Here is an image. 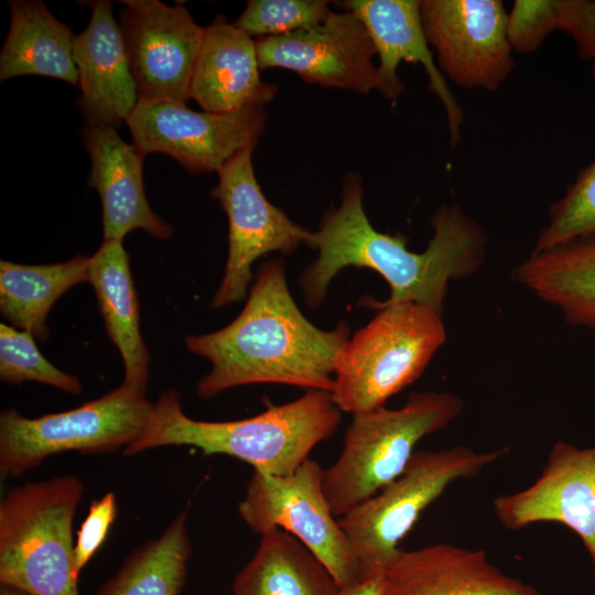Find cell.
I'll use <instances>...</instances> for the list:
<instances>
[{"instance_id":"1","label":"cell","mask_w":595,"mask_h":595,"mask_svg":"<svg viewBox=\"0 0 595 595\" xmlns=\"http://www.w3.org/2000/svg\"><path fill=\"white\" fill-rule=\"evenodd\" d=\"M433 236L422 252L410 251L403 235L376 230L363 206L360 178L348 174L342 201L323 216L310 246L317 258L304 270L300 284L309 307L320 306L334 277L349 266L378 272L390 295L380 304L414 302L442 314L452 280L474 274L484 263L487 237L457 205H443L431 220Z\"/></svg>"},{"instance_id":"2","label":"cell","mask_w":595,"mask_h":595,"mask_svg":"<svg viewBox=\"0 0 595 595\" xmlns=\"http://www.w3.org/2000/svg\"><path fill=\"white\" fill-rule=\"evenodd\" d=\"M349 326L332 331L313 325L293 301L281 259L258 270L247 302L227 326L191 335L186 348L212 364L197 383L199 398L255 383H280L331 392L338 355Z\"/></svg>"},{"instance_id":"3","label":"cell","mask_w":595,"mask_h":595,"mask_svg":"<svg viewBox=\"0 0 595 595\" xmlns=\"http://www.w3.org/2000/svg\"><path fill=\"white\" fill-rule=\"evenodd\" d=\"M340 412L329 392L307 390L292 402H268L263 412L248 419L201 421L187 416L177 392L167 389L153 403L147 425L123 450V455L187 445L199 448L204 455L225 454L241 459L266 475L285 476L335 432Z\"/></svg>"},{"instance_id":"4","label":"cell","mask_w":595,"mask_h":595,"mask_svg":"<svg viewBox=\"0 0 595 595\" xmlns=\"http://www.w3.org/2000/svg\"><path fill=\"white\" fill-rule=\"evenodd\" d=\"M464 403L450 392H413L398 409L353 414L337 459L322 472V487L338 519L396 480L416 444L456 419Z\"/></svg>"},{"instance_id":"5","label":"cell","mask_w":595,"mask_h":595,"mask_svg":"<svg viewBox=\"0 0 595 595\" xmlns=\"http://www.w3.org/2000/svg\"><path fill=\"white\" fill-rule=\"evenodd\" d=\"M83 482L62 475L12 487L0 501V584L32 595H79L73 521Z\"/></svg>"},{"instance_id":"6","label":"cell","mask_w":595,"mask_h":595,"mask_svg":"<svg viewBox=\"0 0 595 595\" xmlns=\"http://www.w3.org/2000/svg\"><path fill=\"white\" fill-rule=\"evenodd\" d=\"M364 304L379 312L342 348L329 392L351 414L383 407L414 382L446 339L442 314L426 305L371 298Z\"/></svg>"},{"instance_id":"7","label":"cell","mask_w":595,"mask_h":595,"mask_svg":"<svg viewBox=\"0 0 595 595\" xmlns=\"http://www.w3.org/2000/svg\"><path fill=\"white\" fill-rule=\"evenodd\" d=\"M466 446L415 452L404 472L338 518L367 581L382 574L420 515L454 482L477 476L508 452Z\"/></svg>"},{"instance_id":"8","label":"cell","mask_w":595,"mask_h":595,"mask_svg":"<svg viewBox=\"0 0 595 595\" xmlns=\"http://www.w3.org/2000/svg\"><path fill=\"white\" fill-rule=\"evenodd\" d=\"M152 408L145 391L122 382L102 397L63 412L26 418L14 408L4 410L0 413V475L21 477L63 452L125 450L147 425Z\"/></svg>"},{"instance_id":"9","label":"cell","mask_w":595,"mask_h":595,"mask_svg":"<svg viewBox=\"0 0 595 595\" xmlns=\"http://www.w3.org/2000/svg\"><path fill=\"white\" fill-rule=\"evenodd\" d=\"M321 465L306 459L290 475L253 470L238 512L258 534L279 528L295 537L327 569L339 591L367 582L322 487Z\"/></svg>"},{"instance_id":"10","label":"cell","mask_w":595,"mask_h":595,"mask_svg":"<svg viewBox=\"0 0 595 595\" xmlns=\"http://www.w3.org/2000/svg\"><path fill=\"white\" fill-rule=\"evenodd\" d=\"M255 147L230 159L218 172L212 195L228 218V257L225 273L210 305L219 309L247 296L253 262L268 252L292 253L310 246L312 232L292 221L264 196L252 165Z\"/></svg>"},{"instance_id":"11","label":"cell","mask_w":595,"mask_h":595,"mask_svg":"<svg viewBox=\"0 0 595 595\" xmlns=\"http://www.w3.org/2000/svg\"><path fill=\"white\" fill-rule=\"evenodd\" d=\"M126 122L144 155L167 154L192 173L218 172L240 151L256 147L266 112L251 107L215 113L176 101L139 99Z\"/></svg>"},{"instance_id":"12","label":"cell","mask_w":595,"mask_h":595,"mask_svg":"<svg viewBox=\"0 0 595 595\" xmlns=\"http://www.w3.org/2000/svg\"><path fill=\"white\" fill-rule=\"evenodd\" d=\"M420 14L443 75L464 88L497 90L515 67L500 0H422Z\"/></svg>"},{"instance_id":"13","label":"cell","mask_w":595,"mask_h":595,"mask_svg":"<svg viewBox=\"0 0 595 595\" xmlns=\"http://www.w3.org/2000/svg\"><path fill=\"white\" fill-rule=\"evenodd\" d=\"M121 3L120 28L139 99L186 104L205 28L181 4Z\"/></svg>"},{"instance_id":"14","label":"cell","mask_w":595,"mask_h":595,"mask_svg":"<svg viewBox=\"0 0 595 595\" xmlns=\"http://www.w3.org/2000/svg\"><path fill=\"white\" fill-rule=\"evenodd\" d=\"M261 69L295 72L304 82L359 94L380 93L375 45L363 22L350 11L332 12L318 25L256 41Z\"/></svg>"},{"instance_id":"15","label":"cell","mask_w":595,"mask_h":595,"mask_svg":"<svg viewBox=\"0 0 595 595\" xmlns=\"http://www.w3.org/2000/svg\"><path fill=\"white\" fill-rule=\"evenodd\" d=\"M499 522L519 530L539 522L564 524L582 540L595 576V445L558 441L540 476L527 488L493 501Z\"/></svg>"},{"instance_id":"16","label":"cell","mask_w":595,"mask_h":595,"mask_svg":"<svg viewBox=\"0 0 595 595\" xmlns=\"http://www.w3.org/2000/svg\"><path fill=\"white\" fill-rule=\"evenodd\" d=\"M342 7L365 25L379 57L380 94L396 101L403 91L398 77L402 61L421 64L429 88L442 104L448 127L451 147L461 142L464 111L452 94L430 48L420 14L419 0H347Z\"/></svg>"},{"instance_id":"17","label":"cell","mask_w":595,"mask_h":595,"mask_svg":"<svg viewBox=\"0 0 595 595\" xmlns=\"http://www.w3.org/2000/svg\"><path fill=\"white\" fill-rule=\"evenodd\" d=\"M84 142L90 159L88 185L100 197L104 239L122 240L133 229L167 239L173 227L150 207L143 186L144 154L122 140L115 127L86 123Z\"/></svg>"},{"instance_id":"18","label":"cell","mask_w":595,"mask_h":595,"mask_svg":"<svg viewBox=\"0 0 595 595\" xmlns=\"http://www.w3.org/2000/svg\"><path fill=\"white\" fill-rule=\"evenodd\" d=\"M380 595H541L494 566L483 550L440 543L400 549L381 575Z\"/></svg>"},{"instance_id":"19","label":"cell","mask_w":595,"mask_h":595,"mask_svg":"<svg viewBox=\"0 0 595 595\" xmlns=\"http://www.w3.org/2000/svg\"><path fill=\"white\" fill-rule=\"evenodd\" d=\"M87 28L74 42V61L86 123L118 126L134 110L139 95L112 3L93 1Z\"/></svg>"},{"instance_id":"20","label":"cell","mask_w":595,"mask_h":595,"mask_svg":"<svg viewBox=\"0 0 595 595\" xmlns=\"http://www.w3.org/2000/svg\"><path fill=\"white\" fill-rule=\"evenodd\" d=\"M256 41L234 23L217 17L205 28L190 98L204 111L229 113L270 102L278 87L263 82Z\"/></svg>"},{"instance_id":"21","label":"cell","mask_w":595,"mask_h":595,"mask_svg":"<svg viewBox=\"0 0 595 595\" xmlns=\"http://www.w3.org/2000/svg\"><path fill=\"white\" fill-rule=\"evenodd\" d=\"M88 282L107 334L123 360V383L147 391L150 355L140 333L138 296L122 240H102L89 258Z\"/></svg>"},{"instance_id":"22","label":"cell","mask_w":595,"mask_h":595,"mask_svg":"<svg viewBox=\"0 0 595 595\" xmlns=\"http://www.w3.org/2000/svg\"><path fill=\"white\" fill-rule=\"evenodd\" d=\"M11 21L0 54V80L40 75L78 86L75 36L39 0L9 1Z\"/></svg>"},{"instance_id":"23","label":"cell","mask_w":595,"mask_h":595,"mask_svg":"<svg viewBox=\"0 0 595 595\" xmlns=\"http://www.w3.org/2000/svg\"><path fill=\"white\" fill-rule=\"evenodd\" d=\"M513 279L561 311L574 326L595 332V236L531 252Z\"/></svg>"},{"instance_id":"24","label":"cell","mask_w":595,"mask_h":595,"mask_svg":"<svg viewBox=\"0 0 595 595\" xmlns=\"http://www.w3.org/2000/svg\"><path fill=\"white\" fill-rule=\"evenodd\" d=\"M260 536L255 555L234 580L235 595H339L327 569L295 537L279 528Z\"/></svg>"},{"instance_id":"25","label":"cell","mask_w":595,"mask_h":595,"mask_svg":"<svg viewBox=\"0 0 595 595\" xmlns=\"http://www.w3.org/2000/svg\"><path fill=\"white\" fill-rule=\"evenodd\" d=\"M89 258L77 253L57 263L26 266L1 260L0 311L13 327L45 342L47 315L72 286L88 281Z\"/></svg>"},{"instance_id":"26","label":"cell","mask_w":595,"mask_h":595,"mask_svg":"<svg viewBox=\"0 0 595 595\" xmlns=\"http://www.w3.org/2000/svg\"><path fill=\"white\" fill-rule=\"evenodd\" d=\"M183 508L155 539L136 548L97 595H180L192 544Z\"/></svg>"},{"instance_id":"27","label":"cell","mask_w":595,"mask_h":595,"mask_svg":"<svg viewBox=\"0 0 595 595\" xmlns=\"http://www.w3.org/2000/svg\"><path fill=\"white\" fill-rule=\"evenodd\" d=\"M595 236V159L582 167L564 195L552 204L532 252Z\"/></svg>"},{"instance_id":"28","label":"cell","mask_w":595,"mask_h":595,"mask_svg":"<svg viewBox=\"0 0 595 595\" xmlns=\"http://www.w3.org/2000/svg\"><path fill=\"white\" fill-rule=\"evenodd\" d=\"M34 339L28 332L0 324V379L14 386L24 381H37L79 394L83 387L78 378L52 365L42 355Z\"/></svg>"},{"instance_id":"29","label":"cell","mask_w":595,"mask_h":595,"mask_svg":"<svg viewBox=\"0 0 595 595\" xmlns=\"http://www.w3.org/2000/svg\"><path fill=\"white\" fill-rule=\"evenodd\" d=\"M331 13L323 0H249L232 23L250 36L273 37L318 25Z\"/></svg>"},{"instance_id":"30","label":"cell","mask_w":595,"mask_h":595,"mask_svg":"<svg viewBox=\"0 0 595 595\" xmlns=\"http://www.w3.org/2000/svg\"><path fill=\"white\" fill-rule=\"evenodd\" d=\"M564 6L565 0H516L507 19L512 51L534 52L551 33L561 31Z\"/></svg>"},{"instance_id":"31","label":"cell","mask_w":595,"mask_h":595,"mask_svg":"<svg viewBox=\"0 0 595 595\" xmlns=\"http://www.w3.org/2000/svg\"><path fill=\"white\" fill-rule=\"evenodd\" d=\"M116 516L115 493L108 491L99 499L91 500L74 544V567L77 576L104 543Z\"/></svg>"},{"instance_id":"32","label":"cell","mask_w":595,"mask_h":595,"mask_svg":"<svg viewBox=\"0 0 595 595\" xmlns=\"http://www.w3.org/2000/svg\"><path fill=\"white\" fill-rule=\"evenodd\" d=\"M561 32L570 35L595 78V0H565Z\"/></svg>"},{"instance_id":"33","label":"cell","mask_w":595,"mask_h":595,"mask_svg":"<svg viewBox=\"0 0 595 595\" xmlns=\"http://www.w3.org/2000/svg\"><path fill=\"white\" fill-rule=\"evenodd\" d=\"M381 575L374 577L354 588L340 591L339 595H380Z\"/></svg>"},{"instance_id":"34","label":"cell","mask_w":595,"mask_h":595,"mask_svg":"<svg viewBox=\"0 0 595 595\" xmlns=\"http://www.w3.org/2000/svg\"><path fill=\"white\" fill-rule=\"evenodd\" d=\"M0 595H32V594H30V593H28L25 591L15 588V587L1 585L0 586Z\"/></svg>"}]
</instances>
